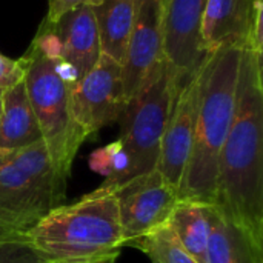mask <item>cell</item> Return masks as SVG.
<instances>
[{
	"label": "cell",
	"mask_w": 263,
	"mask_h": 263,
	"mask_svg": "<svg viewBox=\"0 0 263 263\" xmlns=\"http://www.w3.org/2000/svg\"><path fill=\"white\" fill-rule=\"evenodd\" d=\"M102 2L103 0H48V15H46L45 20L55 22L65 12L74 9V8H79V6H91V8H96Z\"/></svg>",
	"instance_id": "obj_22"
},
{
	"label": "cell",
	"mask_w": 263,
	"mask_h": 263,
	"mask_svg": "<svg viewBox=\"0 0 263 263\" xmlns=\"http://www.w3.org/2000/svg\"><path fill=\"white\" fill-rule=\"evenodd\" d=\"M206 0H168L162 12L163 55L176 96L197 76L210 54L202 46Z\"/></svg>",
	"instance_id": "obj_6"
},
{
	"label": "cell",
	"mask_w": 263,
	"mask_h": 263,
	"mask_svg": "<svg viewBox=\"0 0 263 263\" xmlns=\"http://www.w3.org/2000/svg\"><path fill=\"white\" fill-rule=\"evenodd\" d=\"M119 257V253L109 254V256H103L99 259H92V260H83V262H71V263H116Z\"/></svg>",
	"instance_id": "obj_24"
},
{
	"label": "cell",
	"mask_w": 263,
	"mask_h": 263,
	"mask_svg": "<svg viewBox=\"0 0 263 263\" xmlns=\"http://www.w3.org/2000/svg\"><path fill=\"white\" fill-rule=\"evenodd\" d=\"M129 245L143 251L153 263H197L185 251L168 223L156 228Z\"/></svg>",
	"instance_id": "obj_19"
},
{
	"label": "cell",
	"mask_w": 263,
	"mask_h": 263,
	"mask_svg": "<svg viewBox=\"0 0 263 263\" xmlns=\"http://www.w3.org/2000/svg\"><path fill=\"white\" fill-rule=\"evenodd\" d=\"M0 109H2V91H0Z\"/></svg>",
	"instance_id": "obj_26"
},
{
	"label": "cell",
	"mask_w": 263,
	"mask_h": 263,
	"mask_svg": "<svg viewBox=\"0 0 263 263\" xmlns=\"http://www.w3.org/2000/svg\"><path fill=\"white\" fill-rule=\"evenodd\" d=\"M63 196L46 188L22 173L0 149V222L23 233L48 211L57 206Z\"/></svg>",
	"instance_id": "obj_10"
},
{
	"label": "cell",
	"mask_w": 263,
	"mask_h": 263,
	"mask_svg": "<svg viewBox=\"0 0 263 263\" xmlns=\"http://www.w3.org/2000/svg\"><path fill=\"white\" fill-rule=\"evenodd\" d=\"M0 263H49L28 242L25 234L0 243Z\"/></svg>",
	"instance_id": "obj_20"
},
{
	"label": "cell",
	"mask_w": 263,
	"mask_h": 263,
	"mask_svg": "<svg viewBox=\"0 0 263 263\" xmlns=\"http://www.w3.org/2000/svg\"><path fill=\"white\" fill-rule=\"evenodd\" d=\"M197 99L199 77L196 76L174 97L170 119L160 142L156 170L168 183L177 188V191L193 148Z\"/></svg>",
	"instance_id": "obj_11"
},
{
	"label": "cell",
	"mask_w": 263,
	"mask_h": 263,
	"mask_svg": "<svg viewBox=\"0 0 263 263\" xmlns=\"http://www.w3.org/2000/svg\"><path fill=\"white\" fill-rule=\"evenodd\" d=\"M25 237L49 263L92 260L125 245L116 193L100 185L80 200L54 206Z\"/></svg>",
	"instance_id": "obj_3"
},
{
	"label": "cell",
	"mask_w": 263,
	"mask_h": 263,
	"mask_svg": "<svg viewBox=\"0 0 263 263\" xmlns=\"http://www.w3.org/2000/svg\"><path fill=\"white\" fill-rule=\"evenodd\" d=\"M108 188H111L117 197L125 245L168 223L179 202L177 188L168 183L157 170Z\"/></svg>",
	"instance_id": "obj_8"
},
{
	"label": "cell",
	"mask_w": 263,
	"mask_h": 263,
	"mask_svg": "<svg viewBox=\"0 0 263 263\" xmlns=\"http://www.w3.org/2000/svg\"><path fill=\"white\" fill-rule=\"evenodd\" d=\"M22 234H23V233L17 231L15 228H12V227L5 225V223L0 222V243H2V242H6V240H11V239H14V237H18V236H22Z\"/></svg>",
	"instance_id": "obj_23"
},
{
	"label": "cell",
	"mask_w": 263,
	"mask_h": 263,
	"mask_svg": "<svg viewBox=\"0 0 263 263\" xmlns=\"http://www.w3.org/2000/svg\"><path fill=\"white\" fill-rule=\"evenodd\" d=\"M240 57V48L222 46L206 57L197 74L194 139L179 185L180 200L216 202L219 157L234 116Z\"/></svg>",
	"instance_id": "obj_2"
},
{
	"label": "cell",
	"mask_w": 263,
	"mask_h": 263,
	"mask_svg": "<svg viewBox=\"0 0 263 263\" xmlns=\"http://www.w3.org/2000/svg\"><path fill=\"white\" fill-rule=\"evenodd\" d=\"M25 59L23 82L29 103L55 171L66 183L74 157L86 139L71 117L69 89L55 74L54 60L45 57L34 45L29 46Z\"/></svg>",
	"instance_id": "obj_4"
},
{
	"label": "cell",
	"mask_w": 263,
	"mask_h": 263,
	"mask_svg": "<svg viewBox=\"0 0 263 263\" xmlns=\"http://www.w3.org/2000/svg\"><path fill=\"white\" fill-rule=\"evenodd\" d=\"M210 208L211 203L179 199L168 219L170 228L197 263H206L208 257Z\"/></svg>",
	"instance_id": "obj_17"
},
{
	"label": "cell",
	"mask_w": 263,
	"mask_h": 263,
	"mask_svg": "<svg viewBox=\"0 0 263 263\" xmlns=\"http://www.w3.org/2000/svg\"><path fill=\"white\" fill-rule=\"evenodd\" d=\"M214 205L263 247L262 54L242 49L236 108L219 157Z\"/></svg>",
	"instance_id": "obj_1"
},
{
	"label": "cell",
	"mask_w": 263,
	"mask_h": 263,
	"mask_svg": "<svg viewBox=\"0 0 263 263\" xmlns=\"http://www.w3.org/2000/svg\"><path fill=\"white\" fill-rule=\"evenodd\" d=\"M92 11L102 54L122 65L134 25L136 0H103Z\"/></svg>",
	"instance_id": "obj_16"
},
{
	"label": "cell",
	"mask_w": 263,
	"mask_h": 263,
	"mask_svg": "<svg viewBox=\"0 0 263 263\" xmlns=\"http://www.w3.org/2000/svg\"><path fill=\"white\" fill-rule=\"evenodd\" d=\"M263 0H206L202 23V46L206 54L222 46L251 49L256 12Z\"/></svg>",
	"instance_id": "obj_12"
},
{
	"label": "cell",
	"mask_w": 263,
	"mask_h": 263,
	"mask_svg": "<svg viewBox=\"0 0 263 263\" xmlns=\"http://www.w3.org/2000/svg\"><path fill=\"white\" fill-rule=\"evenodd\" d=\"M162 12V0H136L134 25L122 63L123 96L126 103L140 91L153 68L165 59Z\"/></svg>",
	"instance_id": "obj_9"
},
{
	"label": "cell",
	"mask_w": 263,
	"mask_h": 263,
	"mask_svg": "<svg viewBox=\"0 0 263 263\" xmlns=\"http://www.w3.org/2000/svg\"><path fill=\"white\" fill-rule=\"evenodd\" d=\"M60 43V60L69 62L80 79L99 62L102 51L97 23L91 6H79L65 12L55 22L45 20Z\"/></svg>",
	"instance_id": "obj_13"
},
{
	"label": "cell",
	"mask_w": 263,
	"mask_h": 263,
	"mask_svg": "<svg viewBox=\"0 0 263 263\" xmlns=\"http://www.w3.org/2000/svg\"><path fill=\"white\" fill-rule=\"evenodd\" d=\"M166 2H168V0H162V6H165V5H166Z\"/></svg>",
	"instance_id": "obj_25"
},
{
	"label": "cell",
	"mask_w": 263,
	"mask_h": 263,
	"mask_svg": "<svg viewBox=\"0 0 263 263\" xmlns=\"http://www.w3.org/2000/svg\"><path fill=\"white\" fill-rule=\"evenodd\" d=\"M88 163L94 173L105 177L102 185L117 186L131 179V157L120 139L91 153Z\"/></svg>",
	"instance_id": "obj_18"
},
{
	"label": "cell",
	"mask_w": 263,
	"mask_h": 263,
	"mask_svg": "<svg viewBox=\"0 0 263 263\" xmlns=\"http://www.w3.org/2000/svg\"><path fill=\"white\" fill-rule=\"evenodd\" d=\"M68 89L71 117L85 139L117 122L126 105L122 65L105 54L89 72Z\"/></svg>",
	"instance_id": "obj_7"
},
{
	"label": "cell",
	"mask_w": 263,
	"mask_h": 263,
	"mask_svg": "<svg viewBox=\"0 0 263 263\" xmlns=\"http://www.w3.org/2000/svg\"><path fill=\"white\" fill-rule=\"evenodd\" d=\"M206 263H263V247L231 223L216 205H211Z\"/></svg>",
	"instance_id": "obj_15"
},
{
	"label": "cell",
	"mask_w": 263,
	"mask_h": 263,
	"mask_svg": "<svg viewBox=\"0 0 263 263\" xmlns=\"http://www.w3.org/2000/svg\"><path fill=\"white\" fill-rule=\"evenodd\" d=\"M42 140V134L29 103L25 82L2 91L0 149H17Z\"/></svg>",
	"instance_id": "obj_14"
},
{
	"label": "cell",
	"mask_w": 263,
	"mask_h": 263,
	"mask_svg": "<svg viewBox=\"0 0 263 263\" xmlns=\"http://www.w3.org/2000/svg\"><path fill=\"white\" fill-rule=\"evenodd\" d=\"M176 97L166 60L151 71L140 91L128 100L120 122V140L131 157V179L156 170L160 142Z\"/></svg>",
	"instance_id": "obj_5"
},
{
	"label": "cell",
	"mask_w": 263,
	"mask_h": 263,
	"mask_svg": "<svg viewBox=\"0 0 263 263\" xmlns=\"http://www.w3.org/2000/svg\"><path fill=\"white\" fill-rule=\"evenodd\" d=\"M26 74V59H11L0 54V91L11 88L25 80Z\"/></svg>",
	"instance_id": "obj_21"
}]
</instances>
